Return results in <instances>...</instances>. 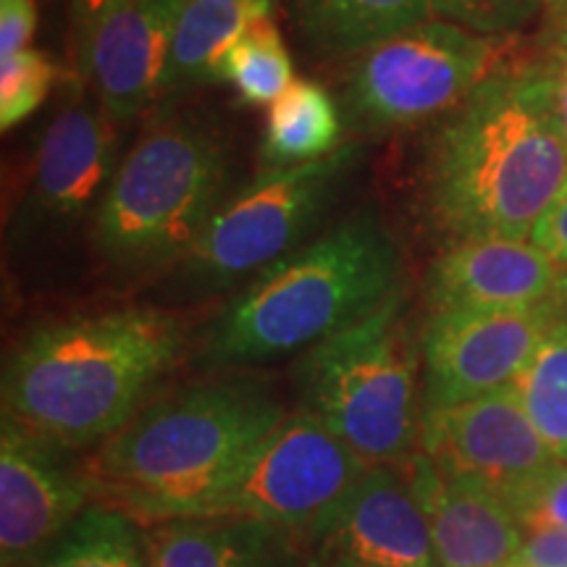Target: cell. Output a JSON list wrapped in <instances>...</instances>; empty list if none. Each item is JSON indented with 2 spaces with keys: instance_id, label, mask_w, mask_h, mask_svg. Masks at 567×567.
<instances>
[{
  "instance_id": "2",
  "label": "cell",
  "mask_w": 567,
  "mask_h": 567,
  "mask_svg": "<svg viewBox=\"0 0 567 567\" xmlns=\"http://www.w3.org/2000/svg\"><path fill=\"white\" fill-rule=\"evenodd\" d=\"M184 329L158 308H111L32 329L3 371V415L66 452L95 450L179 363Z\"/></svg>"
},
{
  "instance_id": "30",
  "label": "cell",
  "mask_w": 567,
  "mask_h": 567,
  "mask_svg": "<svg viewBox=\"0 0 567 567\" xmlns=\"http://www.w3.org/2000/svg\"><path fill=\"white\" fill-rule=\"evenodd\" d=\"M509 567H567V530H526V542Z\"/></svg>"
},
{
  "instance_id": "6",
  "label": "cell",
  "mask_w": 567,
  "mask_h": 567,
  "mask_svg": "<svg viewBox=\"0 0 567 567\" xmlns=\"http://www.w3.org/2000/svg\"><path fill=\"white\" fill-rule=\"evenodd\" d=\"M421 337L405 287L373 313L302 352L297 389L316 415L365 465H402L421 442Z\"/></svg>"
},
{
  "instance_id": "5",
  "label": "cell",
  "mask_w": 567,
  "mask_h": 567,
  "mask_svg": "<svg viewBox=\"0 0 567 567\" xmlns=\"http://www.w3.org/2000/svg\"><path fill=\"white\" fill-rule=\"evenodd\" d=\"M231 151L197 113L153 122L113 172L95 208V245L111 266L147 271L179 264L226 203Z\"/></svg>"
},
{
  "instance_id": "16",
  "label": "cell",
  "mask_w": 567,
  "mask_h": 567,
  "mask_svg": "<svg viewBox=\"0 0 567 567\" xmlns=\"http://www.w3.org/2000/svg\"><path fill=\"white\" fill-rule=\"evenodd\" d=\"M405 467L429 517L439 565L509 567L526 542V528L505 496L484 481L444 471L423 452Z\"/></svg>"
},
{
  "instance_id": "10",
  "label": "cell",
  "mask_w": 567,
  "mask_h": 567,
  "mask_svg": "<svg viewBox=\"0 0 567 567\" xmlns=\"http://www.w3.org/2000/svg\"><path fill=\"white\" fill-rule=\"evenodd\" d=\"M559 316L555 300L507 310H429L421 329L423 410L513 384Z\"/></svg>"
},
{
  "instance_id": "7",
  "label": "cell",
  "mask_w": 567,
  "mask_h": 567,
  "mask_svg": "<svg viewBox=\"0 0 567 567\" xmlns=\"http://www.w3.org/2000/svg\"><path fill=\"white\" fill-rule=\"evenodd\" d=\"M358 163L360 145L344 142L326 158L264 168L213 213L179 260L182 281L195 295H216L258 276L300 247L339 200Z\"/></svg>"
},
{
  "instance_id": "8",
  "label": "cell",
  "mask_w": 567,
  "mask_h": 567,
  "mask_svg": "<svg viewBox=\"0 0 567 567\" xmlns=\"http://www.w3.org/2000/svg\"><path fill=\"white\" fill-rule=\"evenodd\" d=\"M496 38L444 19H425L354 55L342 109L363 134H389L439 122L499 69Z\"/></svg>"
},
{
  "instance_id": "13",
  "label": "cell",
  "mask_w": 567,
  "mask_h": 567,
  "mask_svg": "<svg viewBox=\"0 0 567 567\" xmlns=\"http://www.w3.org/2000/svg\"><path fill=\"white\" fill-rule=\"evenodd\" d=\"M308 536L329 559L371 567H442L405 463L368 465Z\"/></svg>"
},
{
  "instance_id": "1",
  "label": "cell",
  "mask_w": 567,
  "mask_h": 567,
  "mask_svg": "<svg viewBox=\"0 0 567 567\" xmlns=\"http://www.w3.org/2000/svg\"><path fill=\"white\" fill-rule=\"evenodd\" d=\"M567 179V137L544 66L509 63L439 118L421 158V203L446 245L530 239Z\"/></svg>"
},
{
  "instance_id": "35",
  "label": "cell",
  "mask_w": 567,
  "mask_h": 567,
  "mask_svg": "<svg viewBox=\"0 0 567 567\" xmlns=\"http://www.w3.org/2000/svg\"><path fill=\"white\" fill-rule=\"evenodd\" d=\"M551 3H559V0H551Z\"/></svg>"
},
{
  "instance_id": "25",
  "label": "cell",
  "mask_w": 567,
  "mask_h": 567,
  "mask_svg": "<svg viewBox=\"0 0 567 567\" xmlns=\"http://www.w3.org/2000/svg\"><path fill=\"white\" fill-rule=\"evenodd\" d=\"M55 82V63L38 48H27L0 63V130L13 126L32 116L48 101Z\"/></svg>"
},
{
  "instance_id": "26",
  "label": "cell",
  "mask_w": 567,
  "mask_h": 567,
  "mask_svg": "<svg viewBox=\"0 0 567 567\" xmlns=\"http://www.w3.org/2000/svg\"><path fill=\"white\" fill-rule=\"evenodd\" d=\"M431 9L436 19L505 40L536 17L542 0H431Z\"/></svg>"
},
{
  "instance_id": "21",
  "label": "cell",
  "mask_w": 567,
  "mask_h": 567,
  "mask_svg": "<svg viewBox=\"0 0 567 567\" xmlns=\"http://www.w3.org/2000/svg\"><path fill=\"white\" fill-rule=\"evenodd\" d=\"M342 126V111L323 84L295 80L268 109L260 158L266 168L326 158L344 145Z\"/></svg>"
},
{
  "instance_id": "27",
  "label": "cell",
  "mask_w": 567,
  "mask_h": 567,
  "mask_svg": "<svg viewBox=\"0 0 567 567\" xmlns=\"http://www.w3.org/2000/svg\"><path fill=\"white\" fill-rule=\"evenodd\" d=\"M526 530H567V463H555L502 494Z\"/></svg>"
},
{
  "instance_id": "9",
  "label": "cell",
  "mask_w": 567,
  "mask_h": 567,
  "mask_svg": "<svg viewBox=\"0 0 567 567\" xmlns=\"http://www.w3.org/2000/svg\"><path fill=\"white\" fill-rule=\"evenodd\" d=\"M365 467L342 439L300 408L284 415L187 520H252L308 534Z\"/></svg>"
},
{
  "instance_id": "32",
  "label": "cell",
  "mask_w": 567,
  "mask_h": 567,
  "mask_svg": "<svg viewBox=\"0 0 567 567\" xmlns=\"http://www.w3.org/2000/svg\"><path fill=\"white\" fill-rule=\"evenodd\" d=\"M118 0H66L69 24H71V51H74V66L87 51L92 34Z\"/></svg>"
},
{
  "instance_id": "28",
  "label": "cell",
  "mask_w": 567,
  "mask_h": 567,
  "mask_svg": "<svg viewBox=\"0 0 567 567\" xmlns=\"http://www.w3.org/2000/svg\"><path fill=\"white\" fill-rule=\"evenodd\" d=\"M559 13L551 21L547 45L538 63L544 66L549 87H551V101H555L559 124H563L565 137H567V0H559Z\"/></svg>"
},
{
  "instance_id": "20",
  "label": "cell",
  "mask_w": 567,
  "mask_h": 567,
  "mask_svg": "<svg viewBox=\"0 0 567 567\" xmlns=\"http://www.w3.org/2000/svg\"><path fill=\"white\" fill-rule=\"evenodd\" d=\"M274 19V0H182L163 95L216 82L218 59L247 27Z\"/></svg>"
},
{
  "instance_id": "34",
  "label": "cell",
  "mask_w": 567,
  "mask_h": 567,
  "mask_svg": "<svg viewBox=\"0 0 567 567\" xmlns=\"http://www.w3.org/2000/svg\"><path fill=\"white\" fill-rule=\"evenodd\" d=\"M329 567H371V565H360V563H350V559H331Z\"/></svg>"
},
{
  "instance_id": "11",
  "label": "cell",
  "mask_w": 567,
  "mask_h": 567,
  "mask_svg": "<svg viewBox=\"0 0 567 567\" xmlns=\"http://www.w3.org/2000/svg\"><path fill=\"white\" fill-rule=\"evenodd\" d=\"M55 446L3 415L0 425V557L3 567L42 559L90 505L82 465H69Z\"/></svg>"
},
{
  "instance_id": "31",
  "label": "cell",
  "mask_w": 567,
  "mask_h": 567,
  "mask_svg": "<svg viewBox=\"0 0 567 567\" xmlns=\"http://www.w3.org/2000/svg\"><path fill=\"white\" fill-rule=\"evenodd\" d=\"M530 243L542 247L557 266L567 268V179L555 197V203L549 205L542 221L536 224L534 234H530Z\"/></svg>"
},
{
  "instance_id": "14",
  "label": "cell",
  "mask_w": 567,
  "mask_h": 567,
  "mask_svg": "<svg viewBox=\"0 0 567 567\" xmlns=\"http://www.w3.org/2000/svg\"><path fill=\"white\" fill-rule=\"evenodd\" d=\"M113 122L82 90L40 132L19 213L32 224H69L103 200L113 172Z\"/></svg>"
},
{
  "instance_id": "18",
  "label": "cell",
  "mask_w": 567,
  "mask_h": 567,
  "mask_svg": "<svg viewBox=\"0 0 567 567\" xmlns=\"http://www.w3.org/2000/svg\"><path fill=\"white\" fill-rule=\"evenodd\" d=\"M147 567H289L284 530L252 520H166L145 530Z\"/></svg>"
},
{
  "instance_id": "3",
  "label": "cell",
  "mask_w": 567,
  "mask_h": 567,
  "mask_svg": "<svg viewBox=\"0 0 567 567\" xmlns=\"http://www.w3.org/2000/svg\"><path fill=\"white\" fill-rule=\"evenodd\" d=\"M287 415L264 386L208 381L145 405L82 465L95 505L142 526L187 520Z\"/></svg>"
},
{
  "instance_id": "29",
  "label": "cell",
  "mask_w": 567,
  "mask_h": 567,
  "mask_svg": "<svg viewBox=\"0 0 567 567\" xmlns=\"http://www.w3.org/2000/svg\"><path fill=\"white\" fill-rule=\"evenodd\" d=\"M34 30H38L34 0H0V59L27 51Z\"/></svg>"
},
{
  "instance_id": "12",
  "label": "cell",
  "mask_w": 567,
  "mask_h": 567,
  "mask_svg": "<svg viewBox=\"0 0 567 567\" xmlns=\"http://www.w3.org/2000/svg\"><path fill=\"white\" fill-rule=\"evenodd\" d=\"M417 446L444 471L484 481L499 494L559 463L513 384L476 400L423 410Z\"/></svg>"
},
{
  "instance_id": "33",
  "label": "cell",
  "mask_w": 567,
  "mask_h": 567,
  "mask_svg": "<svg viewBox=\"0 0 567 567\" xmlns=\"http://www.w3.org/2000/svg\"><path fill=\"white\" fill-rule=\"evenodd\" d=\"M555 302L559 308V313L567 318V268H563L559 274V284H557V292H555Z\"/></svg>"
},
{
  "instance_id": "22",
  "label": "cell",
  "mask_w": 567,
  "mask_h": 567,
  "mask_svg": "<svg viewBox=\"0 0 567 567\" xmlns=\"http://www.w3.org/2000/svg\"><path fill=\"white\" fill-rule=\"evenodd\" d=\"M140 526L118 509L90 505L40 559V567H147Z\"/></svg>"
},
{
  "instance_id": "19",
  "label": "cell",
  "mask_w": 567,
  "mask_h": 567,
  "mask_svg": "<svg viewBox=\"0 0 567 567\" xmlns=\"http://www.w3.org/2000/svg\"><path fill=\"white\" fill-rule=\"evenodd\" d=\"M297 38L321 59H354L434 17L431 0H284Z\"/></svg>"
},
{
  "instance_id": "17",
  "label": "cell",
  "mask_w": 567,
  "mask_h": 567,
  "mask_svg": "<svg viewBox=\"0 0 567 567\" xmlns=\"http://www.w3.org/2000/svg\"><path fill=\"white\" fill-rule=\"evenodd\" d=\"M559 274L530 239L481 237L452 243L425 274L429 310H507L555 300Z\"/></svg>"
},
{
  "instance_id": "23",
  "label": "cell",
  "mask_w": 567,
  "mask_h": 567,
  "mask_svg": "<svg viewBox=\"0 0 567 567\" xmlns=\"http://www.w3.org/2000/svg\"><path fill=\"white\" fill-rule=\"evenodd\" d=\"M216 82L229 84L250 109H271L295 82L292 55L274 19L247 27L221 53Z\"/></svg>"
},
{
  "instance_id": "4",
  "label": "cell",
  "mask_w": 567,
  "mask_h": 567,
  "mask_svg": "<svg viewBox=\"0 0 567 567\" xmlns=\"http://www.w3.org/2000/svg\"><path fill=\"white\" fill-rule=\"evenodd\" d=\"M402 258L363 208L264 268L205 331L210 365H264L308 352L373 313L402 287Z\"/></svg>"
},
{
  "instance_id": "24",
  "label": "cell",
  "mask_w": 567,
  "mask_h": 567,
  "mask_svg": "<svg viewBox=\"0 0 567 567\" xmlns=\"http://www.w3.org/2000/svg\"><path fill=\"white\" fill-rule=\"evenodd\" d=\"M523 408L559 463H567V318L559 316L513 381Z\"/></svg>"
},
{
  "instance_id": "15",
  "label": "cell",
  "mask_w": 567,
  "mask_h": 567,
  "mask_svg": "<svg viewBox=\"0 0 567 567\" xmlns=\"http://www.w3.org/2000/svg\"><path fill=\"white\" fill-rule=\"evenodd\" d=\"M182 0H118L105 13L76 63L113 124H124L163 95Z\"/></svg>"
}]
</instances>
